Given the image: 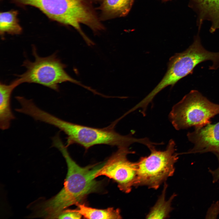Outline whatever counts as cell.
<instances>
[{"label":"cell","mask_w":219,"mask_h":219,"mask_svg":"<svg viewBox=\"0 0 219 219\" xmlns=\"http://www.w3.org/2000/svg\"><path fill=\"white\" fill-rule=\"evenodd\" d=\"M218 114L219 104L211 102L198 91L192 90L173 106L169 118L174 128L180 130L204 127Z\"/></svg>","instance_id":"8992f818"},{"label":"cell","mask_w":219,"mask_h":219,"mask_svg":"<svg viewBox=\"0 0 219 219\" xmlns=\"http://www.w3.org/2000/svg\"><path fill=\"white\" fill-rule=\"evenodd\" d=\"M17 11L11 10L1 12L0 13V34L3 38L7 34L19 35L22 32V28L17 18Z\"/></svg>","instance_id":"4fadbf2b"},{"label":"cell","mask_w":219,"mask_h":219,"mask_svg":"<svg viewBox=\"0 0 219 219\" xmlns=\"http://www.w3.org/2000/svg\"><path fill=\"white\" fill-rule=\"evenodd\" d=\"M210 60L213 64L210 69L219 67V52H213L206 50L202 46L199 34L186 50L176 54L170 59L168 69L164 76L154 89L144 100L147 103H151L160 91L167 86L173 85L182 78L192 73L198 64Z\"/></svg>","instance_id":"277c9868"},{"label":"cell","mask_w":219,"mask_h":219,"mask_svg":"<svg viewBox=\"0 0 219 219\" xmlns=\"http://www.w3.org/2000/svg\"><path fill=\"white\" fill-rule=\"evenodd\" d=\"M128 147L118 148V150L106 161L97 172L96 178L104 176L112 179L117 184L119 189L126 193L130 192L134 186L137 172V162L129 161L127 157L134 154Z\"/></svg>","instance_id":"ba28073f"},{"label":"cell","mask_w":219,"mask_h":219,"mask_svg":"<svg viewBox=\"0 0 219 219\" xmlns=\"http://www.w3.org/2000/svg\"><path fill=\"white\" fill-rule=\"evenodd\" d=\"M82 214L76 209H65L58 216L57 219H81Z\"/></svg>","instance_id":"2e32d148"},{"label":"cell","mask_w":219,"mask_h":219,"mask_svg":"<svg viewBox=\"0 0 219 219\" xmlns=\"http://www.w3.org/2000/svg\"><path fill=\"white\" fill-rule=\"evenodd\" d=\"M189 141L193 144L187 154L211 152L219 155V122L209 124L187 134Z\"/></svg>","instance_id":"9c48e42d"},{"label":"cell","mask_w":219,"mask_h":219,"mask_svg":"<svg viewBox=\"0 0 219 219\" xmlns=\"http://www.w3.org/2000/svg\"><path fill=\"white\" fill-rule=\"evenodd\" d=\"M47 123L53 126L66 135L68 148L74 144L88 150L97 144H104L116 146L118 148L128 147L134 143H141V138L134 137L131 135H122L116 132L113 127L98 128L84 126L68 122L50 114L46 119Z\"/></svg>","instance_id":"3957f363"},{"label":"cell","mask_w":219,"mask_h":219,"mask_svg":"<svg viewBox=\"0 0 219 219\" xmlns=\"http://www.w3.org/2000/svg\"><path fill=\"white\" fill-rule=\"evenodd\" d=\"M192 7L197 12L199 23L203 20L211 22L210 31L213 32L219 28V0H190Z\"/></svg>","instance_id":"30bf717a"},{"label":"cell","mask_w":219,"mask_h":219,"mask_svg":"<svg viewBox=\"0 0 219 219\" xmlns=\"http://www.w3.org/2000/svg\"><path fill=\"white\" fill-rule=\"evenodd\" d=\"M148 148L150 154L141 157L137 162V176L134 186H145L157 189L173 175L179 154L175 153L176 143L172 139L169 140L164 151L157 150L154 145Z\"/></svg>","instance_id":"52a82bcc"},{"label":"cell","mask_w":219,"mask_h":219,"mask_svg":"<svg viewBox=\"0 0 219 219\" xmlns=\"http://www.w3.org/2000/svg\"><path fill=\"white\" fill-rule=\"evenodd\" d=\"M12 0L19 6L36 7L50 19L72 27L86 43L91 39L82 30L81 24L88 27L95 34L104 29L91 0Z\"/></svg>","instance_id":"7a4b0ae2"},{"label":"cell","mask_w":219,"mask_h":219,"mask_svg":"<svg viewBox=\"0 0 219 219\" xmlns=\"http://www.w3.org/2000/svg\"><path fill=\"white\" fill-rule=\"evenodd\" d=\"M162 0L163 1H168L169 0Z\"/></svg>","instance_id":"d6986e66"},{"label":"cell","mask_w":219,"mask_h":219,"mask_svg":"<svg viewBox=\"0 0 219 219\" xmlns=\"http://www.w3.org/2000/svg\"><path fill=\"white\" fill-rule=\"evenodd\" d=\"M134 0H103L99 7L100 20L105 21L126 16Z\"/></svg>","instance_id":"7c38bea8"},{"label":"cell","mask_w":219,"mask_h":219,"mask_svg":"<svg viewBox=\"0 0 219 219\" xmlns=\"http://www.w3.org/2000/svg\"><path fill=\"white\" fill-rule=\"evenodd\" d=\"M19 84L15 80L9 84L0 82V128L4 130L10 126L11 121L16 119L11 106V98L13 90Z\"/></svg>","instance_id":"8fae6325"},{"label":"cell","mask_w":219,"mask_h":219,"mask_svg":"<svg viewBox=\"0 0 219 219\" xmlns=\"http://www.w3.org/2000/svg\"><path fill=\"white\" fill-rule=\"evenodd\" d=\"M32 51L34 61L25 60L22 66L25 68L26 71L16 75L17 78L15 80L19 85L25 83H36L58 92L59 84L68 82L90 91L92 90L73 78L66 72L65 70L66 65L57 57L56 53L43 57L38 55L35 46H32Z\"/></svg>","instance_id":"5b68a950"},{"label":"cell","mask_w":219,"mask_h":219,"mask_svg":"<svg viewBox=\"0 0 219 219\" xmlns=\"http://www.w3.org/2000/svg\"><path fill=\"white\" fill-rule=\"evenodd\" d=\"M79 212L84 218L87 219H120L122 217L119 209L109 207L100 209L88 207L84 204L77 205Z\"/></svg>","instance_id":"9a60e30c"},{"label":"cell","mask_w":219,"mask_h":219,"mask_svg":"<svg viewBox=\"0 0 219 219\" xmlns=\"http://www.w3.org/2000/svg\"><path fill=\"white\" fill-rule=\"evenodd\" d=\"M167 186L168 185L165 182L162 194L147 215V218L164 219L169 217V214L173 209L171 206L172 202L176 195L173 194L168 200H166L165 196Z\"/></svg>","instance_id":"5bb4252c"},{"label":"cell","mask_w":219,"mask_h":219,"mask_svg":"<svg viewBox=\"0 0 219 219\" xmlns=\"http://www.w3.org/2000/svg\"><path fill=\"white\" fill-rule=\"evenodd\" d=\"M219 163V155L217 156ZM209 172L212 174L213 177V182H215L219 180V165L218 167L214 170H209Z\"/></svg>","instance_id":"e0dca14e"},{"label":"cell","mask_w":219,"mask_h":219,"mask_svg":"<svg viewBox=\"0 0 219 219\" xmlns=\"http://www.w3.org/2000/svg\"><path fill=\"white\" fill-rule=\"evenodd\" d=\"M92 2L101 3L103 0H91Z\"/></svg>","instance_id":"ac0fdd59"},{"label":"cell","mask_w":219,"mask_h":219,"mask_svg":"<svg viewBox=\"0 0 219 219\" xmlns=\"http://www.w3.org/2000/svg\"><path fill=\"white\" fill-rule=\"evenodd\" d=\"M52 141V146L58 149L64 157L68 171L62 189L36 208V216L45 219H57L68 207L80 203L88 195L97 192L100 182L96 179V175L105 162L81 167L70 156L60 137H54Z\"/></svg>","instance_id":"6da1fadb"}]
</instances>
